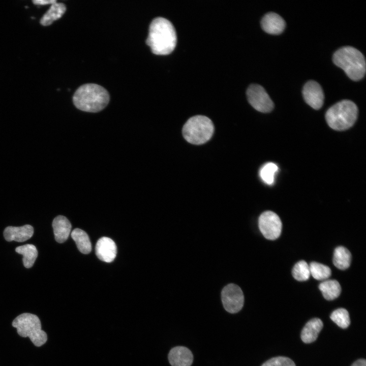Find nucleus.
<instances>
[{
  "label": "nucleus",
  "mask_w": 366,
  "mask_h": 366,
  "mask_svg": "<svg viewBox=\"0 0 366 366\" xmlns=\"http://www.w3.org/2000/svg\"><path fill=\"white\" fill-rule=\"evenodd\" d=\"M177 42L175 29L168 19L158 17L150 23L146 43L152 52L157 55H167L175 48Z\"/></svg>",
  "instance_id": "f257e3e1"
},
{
  "label": "nucleus",
  "mask_w": 366,
  "mask_h": 366,
  "mask_svg": "<svg viewBox=\"0 0 366 366\" xmlns=\"http://www.w3.org/2000/svg\"><path fill=\"white\" fill-rule=\"evenodd\" d=\"M110 97L107 90L100 85L87 83L80 86L73 97L74 105L78 109L98 112L108 105Z\"/></svg>",
  "instance_id": "f03ea898"
},
{
  "label": "nucleus",
  "mask_w": 366,
  "mask_h": 366,
  "mask_svg": "<svg viewBox=\"0 0 366 366\" xmlns=\"http://www.w3.org/2000/svg\"><path fill=\"white\" fill-rule=\"evenodd\" d=\"M333 62L353 80H359L365 75L364 57L360 51L353 47L345 46L337 50L333 55Z\"/></svg>",
  "instance_id": "7ed1b4c3"
},
{
  "label": "nucleus",
  "mask_w": 366,
  "mask_h": 366,
  "mask_svg": "<svg viewBox=\"0 0 366 366\" xmlns=\"http://www.w3.org/2000/svg\"><path fill=\"white\" fill-rule=\"evenodd\" d=\"M358 114V108L351 101L344 100L340 101L326 112L325 118L328 126L335 130H345L355 123Z\"/></svg>",
  "instance_id": "20e7f679"
},
{
  "label": "nucleus",
  "mask_w": 366,
  "mask_h": 366,
  "mask_svg": "<svg viewBox=\"0 0 366 366\" xmlns=\"http://www.w3.org/2000/svg\"><path fill=\"white\" fill-rule=\"evenodd\" d=\"M211 120L204 115H196L190 118L184 125L182 134L185 139L193 144H202L211 137L214 132Z\"/></svg>",
  "instance_id": "39448f33"
},
{
  "label": "nucleus",
  "mask_w": 366,
  "mask_h": 366,
  "mask_svg": "<svg viewBox=\"0 0 366 366\" xmlns=\"http://www.w3.org/2000/svg\"><path fill=\"white\" fill-rule=\"evenodd\" d=\"M12 325L17 328L19 336L29 338L37 347L43 345L47 341V334L42 330L41 321L36 315L27 313L20 314L13 320Z\"/></svg>",
  "instance_id": "423d86ee"
},
{
  "label": "nucleus",
  "mask_w": 366,
  "mask_h": 366,
  "mask_svg": "<svg viewBox=\"0 0 366 366\" xmlns=\"http://www.w3.org/2000/svg\"><path fill=\"white\" fill-rule=\"evenodd\" d=\"M258 226L260 232L267 239H276L281 235L282 222L278 215L273 211L263 212L259 218Z\"/></svg>",
  "instance_id": "0eeeda50"
},
{
  "label": "nucleus",
  "mask_w": 366,
  "mask_h": 366,
  "mask_svg": "<svg viewBox=\"0 0 366 366\" xmlns=\"http://www.w3.org/2000/svg\"><path fill=\"white\" fill-rule=\"evenodd\" d=\"M247 96L250 104L256 110L261 112H269L274 106L265 89L257 84L250 85L247 90Z\"/></svg>",
  "instance_id": "6e6552de"
},
{
  "label": "nucleus",
  "mask_w": 366,
  "mask_h": 366,
  "mask_svg": "<svg viewBox=\"0 0 366 366\" xmlns=\"http://www.w3.org/2000/svg\"><path fill=\"white\" fill-rule=\"evenodd\" d=\"M221 298L224 309L230 313L238 312L243 306V292L239 286L234 284H229L223 289Z\"/></svg>",
  "instance_id": "1a4fd4ad"
},
{
  "label": "nucleus",
  "mask_w": 366,
  "mask_h": 366,
  "mask_svg": "<svg viewBox=\"0 0 366 366\" xmlns=\"http://www.w3.org/2000/svg\"><path fill=\"white\" fill-rule=\"evenodd\" d=\"M302 95L306 102L313 108L318 110L322 106L324 94L321 86L316 81L307 82L303 86Z\"/></svg>",
  "instance_id": "9d476101"
},
{
  "label": "nucleus",
  "mask_w": 366,
  "mask_h": 366,
  "mask_svg": "<svg viewBox=\"0 0 366 366\" xmlns=\"http://www.w3.org/2000/svg\"><path fill=\"white\" fill-rule=\"evenodd\" d=\"M96 254L100 260L106 262H111L116 256V246L111 238L103 237L100 238L96 243Z\"/></svg>",
  "instance_id": "9b49d317"
},
{
  "label": "nucleus",
  "mask_w": 366,
  "mask_h": 366,
  "mask_svg": "<svg viewBox=\"0 0 366 366\" xmlns=\"http://www.w3.org/2000/svg\"><path fill=\"white\" fill-rule=\"evenodd\" d=\"M168 360L172 366H191L193 355L186 347L176 346L172 348L168 354Z\"/></svg>",
  "instance_id": "f8f14e48"
},
{
  "label": "nucleus",
  "mask_w": 366,
  "mask_h": 366,
  "mask_svg": "<svg viewBox=\"0 0 366 366\" xmlns=\"http://www.w3.org/2000/svg\"><path fill=\"white\" fill-rule=\"evenodd\" d=\"M261 24L265 32L272 35L282 33L285 27V22L283 18L274 12L266 14L261 20Z\"/></svg>",
  "instance_id": "ddd939ff"
},
{
  "label": "nucleus",
  "mask_w": 366,
  "mask_h": 366,
  "mask_svg": "<svg viewBox=\"0 0 366 366\" xmlns=\"http://www.w3.org/2000/svg\"><path fill=\"white\" fill-rule=\"evenodd\" d=\"M33 234L34 228L30 225L20 227L8 226L4 231V237L8 241L23 242L31 238Z\"/></svg>",
  "instance_id": "4468645a"
},
{
  "label": "nucleus",
  "mask_w": 366,
  "mask_h": 366,
  "mask_svg": "<svg viewBox=\"0 0 366 366\" xmlns=\"http://www.w3.org/2000/svg\"><path fill=\"white\" fill-rule=\"evenodd\" d=\"M55 240L59 243L65 242L68 238L71 224L68 219L63 216L55 217L52 222Z\"/></svg>",
  "instance_id": "2eb2a0df"
},
{
  "label": "nucleus",
  "mask_w": 366,
  "mask_h": 366,
  "mask_svg": "<svg viewBox=\"0 0 366 366\" xmlns=\"http://www.w3.org/2000/svg\"><path fill=\"white\" fill-rule=\"evenodd\" d=\"M323 325V322L319 318H315L309 321L302 330L301 333L302 341L305 343L314 342L322 329Z\"/></svg>",
  "instance_id": "dca6fc26"
},
{
  "label": "nucleus",
  "mask_w": 366,
  "mask_h": 366,
  "mask_svg": "<svg viewBox=\"0 0 366 366\" xmlns=\"http://www.w3.org/2000/svg\"><path fill=\"white\" fill-rule=\"evenodd\" d=\"M66 11L64 4L57 3L51 5L49 10L40 19V23L43 26H48L54 21L59 19Z\"/></svg>",
  "instance_id": "f3484780"
},
{
  "label": "nucleus",
  "mask_w": 366,
  "mask_h": 366,
  "mask_svg": "<svg viewBox=\"0 0 366 366\" xmlns=\"http://www.w3.org/2000/svg\"><path fill=\"white\" fill-rule=\"evenodd\" d=\"M319 288L324 298L328 300L337 298L341 292L340 284L335 280L323 281L319 284Z\"/></svg>",
  "instance_id": "a211bd4d"
},
{
  "label": "nucleus",
  "mask_w": 366,
  "mask_h": 366,
  "mask_svg": "<svg viewBox=\"0 0 366 366\" xmlns=\"http://www.w3.org/2000/svg\"><path fill=\"white\" fill-rule=\"evenodd\" d=\"M351 255L349 251L343 246L336 248L334 251L333 263L341 270L347 269L350 265Z\"/></svg>",
  "instance_id": "6ab92c4d"
},
{
  "label": "nucleus",
  "mask_w": 366,
  "mask_h": 366,
  "mask_svg": "<svg viewBox=\"0 0 366 366\" xmlns=\"http://www.w3.org/2000/svg\"><path fill=\"white\" fill-rule=\"evenodd\" d=\"M16 252L23 255V263L26 268L32 267L38 256V251L36 247L32 244H26L17 247Z\"/></svg>",
  "instance_id": "aec40b11"
},
{
  "label": "nucleus",
  "mask_w": 366,
  "mask_h": 366,
  "mask_svg": "<svg viewBox=\"0 0 366 366\" xmlns=\"http://www.w3.org/2000/svg\"><path fill=\"white\" fill-rule=\"evenodd\" d=\"M71 237L75 241L80 252L87 254L92 250V245L87 234L83 230L76 228L71 233Z\"/></svg>",
  "instance_id": "412c9836"
},
{
  "label": "nucleus",
  "mask_w": 366,
  "mask_h": 366,
  "mask_svg": "<svg viewBox=\"0 0 366 366\" xmlns=\"http://www.w3.org/2000/svg\"><path fill=\"white\" fill-rule=\"evenodd\" d=\"M310 274L317 280L325 281L331 275L330 268L323 264L312 262L309 265Z\"/></svg>",
  "instance_id": "4be33fe9"
},
{
  "label": "nucleus",
  "mask_w": 366,
  "mask_h": 366,
  "mask_svg": "<svg viewBox=\"0 0 366 366\" xmlns=\"http://www.w3.org/2000/svg\"><path fill=\"white\" fill-rule=\"evenodd\" d=\"M292 273L297 281H307L311 275L309 265L304 260L299 261L294 266Z\"/></svg>",
  "instance_id": "5701e85b"
},
{
  "label": "nucleus",
  "mask_w": 366,
  "mask_h": 366,
  "mask_svg": "<svg viewBox=\"0 0 366 366\" xmlns=\"http://www.w3.org/2000/svg\"><path fill=\"white\" fill-rule=\"evenodd\" d=\"M330 319L342 328H347L350 324L348 312L344 308L334 310L330 315Z\"/></svg>",
  "instance_id": "b1692460"
},
{
  "label": "nucleus",
  "mask_w": 366,
  "mask_h": 366,
  "mask_svg": "<svg viewBox=\"0 0 366 366\" xmlns=\"http://www.w3.org/2000/svg\"><path fill=\"white\" fill-rule=\"evenodd\" d=\"M278 170V167L276 164L271 162L267 163L260 169V177L266 184L272 185L274 182L275 174Z\"/></svg>",
  "instance_id": "393cba45"
},
{
  "label": "nucleus",
  "mask_w": 366,
  "mask_h": 366,
  "mask_svg": "<svg viewBox=\"0 0 366 366\" xmlns=\"http://www.w3.org/2000/svg\"><path fill=\"white\" fill-rule=\"evenodd\" d=\"M261 366H296L295 363L289 358L284 356L273 357Z\"/></svg>",
  "instance_id": "a878e982"
},
{
  "label": "nucleus",
  "mask_w": 366,
  "mask_h": 366,
  "mask_svg": "<svg viewBox=\"0 0 366 366\" xmlns=\"http://www.w3.org/2000/svg\"><path fill=\"white\" fill-rule=\"evenodd\" d=\"M32 2L35 5H52L56 2L55 0H34Z\"/></svg>",
  "instance_id": "bb28decb"
},
{
  "label": "nucleus",
  "mask_w": 366,
  "mask_h": 366,
  "mask_svg": "<svg viewBox=\"0 0 366 366\" xmlns=\"http://www.w3.org/2000/svg\"><path fill=\"white\" fill-rule=\"evenodd\" d=\"M351 366H366V361L364 359H360L355 361Z\"/></svg>",
  "instance_id": "cd10ccee"
}]
</instances>
